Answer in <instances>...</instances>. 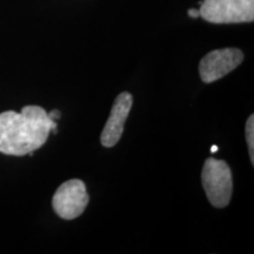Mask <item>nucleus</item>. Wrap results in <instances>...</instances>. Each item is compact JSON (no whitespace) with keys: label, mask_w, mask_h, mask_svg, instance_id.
I'll list each match as a JSON object with an SVG mask.
<instances>
[{"label":"nucleus","mask_w":254,"mask_h":254,"mask_svg":"<svg viewBox=\"0 0 254 254\" xmlns=\"http://www.w3.org/2000/svg\"><path fill=\"white\" fill-rule=\"evenodd\" d=\"M57 133V123L43 107L25 106L20 113H0V153L21 157L45 144L50 133Z\"/></svg>","instance_id":"obj_1"},{"label":"nucleus","mask_w":254,"mask_h":254,"mask_svg":"<svg viewBox=\"0 0 254 254\" xmlns=\"http://www.w3.org/2000/svg\"><path fill=\"white\" fill-rule=\"evenodd\" d=\"M201 182L208 201L217 208H224L232 198L233 182L226 161L208 158L201 172Z\"/></svg>","instance_id":"obj_2"},{"label":"nucleus","mask_w":254,"mask_h":254,"mask_svg":"<svg viewBox=\"0 0 254 254\" xmlns=\"http://www.w3.org/2000/svg\"><path fill=\"white\" fill-rule=\"evenodd\" d=\"M200 17L212 24L252 23L254 0H204Z\"/></svg>","instance_id":"obj_3"},{"label":"nucleus","mask_w":254,"mask_h":254,"mask_svg":"<svg viewBox=\"0 0 254 254\" xmlns=\"http://www.w3.org/2000/svg\"><path fill=\"white\" fill-rule=\"evenodd\" d=\"M85 184L79 179H71L59 186L52 199L53 209L65 220H73L84 213L88 204Z\"/></svg>","instance_id":"obj_4"},{"label":"nucleus","mask_w":254,"mask_h":254,"mask_svg":"<svg viewBox=\"0 0 254 254\" xmlns=\"http://www.w3.org/2000/svg\"><path fill=\"white\" fill-rule=\"evenodd\" d=\"M244 55L239 49H221L208 52L199 64L201 80L211 84L221 79L243 63Z\"/></svg>","instance_id":"obj_5"},{"label":"nucleus","mask_w":254,"mask_h":254,"mask_svg":"<svg viewBox=\"0 0 254 254\" xmlns=\"http://www.w3.org/2000/svg\"><path fill=\"white\" fill-rule=\"evenodd\" d=\"M133 97L128 92H123L114 100L110 117L101 132L100 141L104 147H113L118 144L124 132V126L132 109Z\"/></svg>","instance_id":"obj_6"},{"label":"nucleus","mask_w":254,"mask_h":254,"mask_svg":"<svg viewBox=\"0 0 254 254\" xmlns=\"http://www.w3.org/2000/svg\"><path fill=\"white\" fill-rule=\"evenodd\" d=\"M246 141L249 146L250 159L252 165L254 164V116H250L246 123Z\"/></svg>","instance_id":"obj_7"},{"label":"nucleus","mask_w":254,"mask_h":254,"mask_svg":"<svg viewBox=\"0 0 254 254\" xmlns=\"http://www.w3.org/2000/svg\"><path fill=\"white\" fill-rule=\"evenodd\" d=\"M47 114H49V118L51 120H53V122H55V120H57V119H59L60 117H62V113H60V111H58V110H53L52 112L47 113Z\"/></svg>","instance_id":"obj_8"},{"label":"nucleus","mask_w":254,"mask_h":254,"mask_svg":"<svg viewBox=\"0 0 254 254\" xmlns=\"http://www.w3.org/2000/svg\"><path fill=\"white\" fill-rule=\"evenodd\" d=\"M189 15H190V18H198V17H200L199 9H195V8L189 9Z\"/></svg>","instance_id":"obj_9"},{"label":"nucleus","mask_w":254,"mask_h":254,"mask_svg":"<svg viewBox=\"0 0 254 254\" xmlns=\"http://www.w3.org/2000/svg\"><path fill=\"white\" fill-rule=\"evenodd\" d=\"M219 151V147L217 145H213L211 147V153H215V152H218Z\"/></svg>","instance_id":"obj_10"}]
</instances>
